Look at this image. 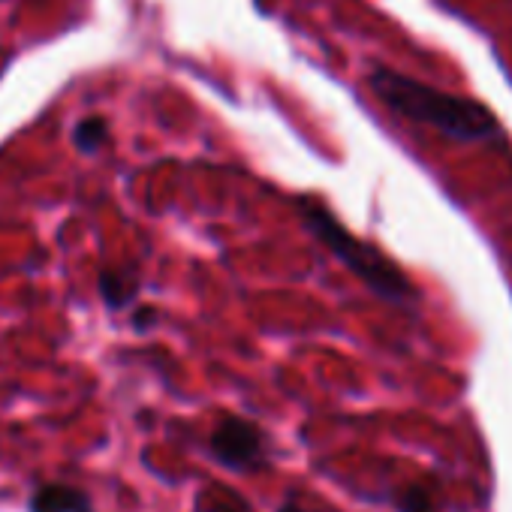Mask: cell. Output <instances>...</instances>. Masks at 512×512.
Masks as SVG:
<instances>
[{
    "instance_id": "5b68a950",
    "label": "cell",
    "mask_w": 512,
    "mask_h": 512,
    "mask_svg": "<svg viewBox=\"0 0 512 512\" xmlns=\"http://www.w3.org/2000/svg\"><path fill=\"white\" fill-rule=\"evenodd\" d=\"M139 290V281L127 269H103L100 272V296L109 308H124L133 302Z\"/></svg>"
},
{
    "instance_id": "52a82bcc",
    "label": "cell",
    "mask_w": 512,
    "mask_h": 512,
    "mask_svg": "<svg viewBox=\"0 0 512 512\" xmlns=\"http://www.w3.org/2000/svg\"><path fill=\"white\" fill-rule=\"evenodd\" d=\"M398 506H401V512H431V500H428V494L419 491V488H410V491L398 500Z\"/></svg>"
},
{
    "instance_id": "3957f363",
    "label": "cell",
    "mask_w": 512,
    "mask_h": 512,
    "mask_svg": "<svg viewBox=\"0 0 512 512\" xmlns=\"http://www.w3.org/2000/svg\"><path fill=\"white\" fill-rule=\"evenodd\" d=\"M211 452L220 458V464L226 467H235V470H244V467H256L266 455V446H263V431L256 428L253 422L247 419H223L214 434H211Z\"/></svg>"
},
{
    "instance_id": "9c48e42d",
    "label": "cell",
    "mask_w": 512,
    "mask_h": 512,
    "mask_svg": "<svg viewBox=\"0 0 512 512\" xmlns=\"http://www.w3.org/2000/svg\"><path fill=\"white\" fill-rule=\"evenodd\" d=\"M281 512H305V509H302V506H296V503H284V506H281Z\"/></svg>"
},
{
    "instance_id": "7a4b0ae2",
    "label": "cell",
    "mask_w": 512,
    "mask_h": 512,
    "mask_svg": "<svg viewBox=\"0 0 512 512\" xmlns=\"http://www.w3.org/2000/svg\"><path fill=\"white\" fill-rule=\"evenodd\" d=\"M296 211L302 217V223L314 232V238L332 253L338 260L380 299L386 302H413L416 290L410 284V278L383 256L371 241H362L359 235H353L317 196H299L296 199Z\"/></svg>"
},
{
    "instance_id": "6da1fadb",
    "label": "cell",
    "mask_w": 512,
    "mask_h": 512,
    "mask_svg": "<svg viewBox=\"0 0 512 512\" xmlns=\"http://www.w3.org/2000/svg\"><path fill=\"white\" fill-rule=\"evenodd\" d=\"M368 88L395 115L413 124L431 127L455 142H482L500 133L497 118L482 103L446 94L440 88H431L395 70H386V67L374 70L368 76Z\"/></svg>"
},
{
    "instance_id": "8992f818",
    "label": "cell",
    "mask_w": 512,
    "mask_h": 512,
    "mask_svg": "<svg viewBox=\"0 0 512 512\" xmlns=\"http://www.w3.org/2000/svg\"><path fill=\"white\" fill-rule=\"evenodd\" d=\"M106 139H109V124H106L103 118H97V115L79 121L76 130H73V142H76V148H82V151H97Z\"/></svg>"
},
{
    "instance_id": "277c9868",
    "label": "cell",
    "mask_w": 512,
    "mask_h": 512,
    "mask_svg": "<svg viewBox=\"0 0 512 512\" xmlns=\"http://www.w3.org/2000/svg\"><path fill=\"white\" fill-rule=\"evenodd\" d=\"M28 509L31 512H91V497L73 485L52 482L34 491Z\"/></svg>"
},
{
    "instance_id": "ba28073f",
    "label": "cell",
    "mask_w": 512,
    "mask_h": 512,
    "mask_svg": "<svg viewBox=\"0 0 512 512\" xmlns=\"http://www.w3.org/2000/svg\"><path fill=\"white\" fill-rule=\"evenodd\" d=\"M208 512H247V503L235 500L232 506H217V509H208Z\"/></svg>"
}]
</instances>
